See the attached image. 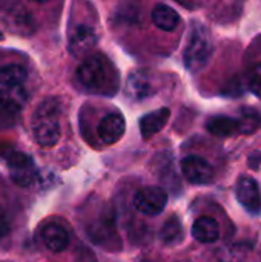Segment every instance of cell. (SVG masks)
I'll return each instance as SVG.
<instances>
[{"instance_id":"cell-8","label":"cell","mask_w":261,"mask_h":262,"mask_svg":"<svg viewBox=\"0 0 261 262\" xmlns=\"http://www.w3.org/2000/svg\"><path fill=\"white\" fill-rule=\"evenodd\" d=\"M89 238L100 244V246H109L114 244V239H117V230H115V216L111 209H105L100 216L92 221L88 227ZM118 241V239H117Z\"/></svg>"},{"instance_id":"cell-5","label":"cell","mask_w":261,"mask_h":262,"mask_svg":"<svg viewBox=\"0 0 261 262\" xmlns=\"http://www.w3.org/2000/svg\"><path fill=\"white\" fill-rule=\"evenodd\" d=\"M168 204V193L160 186H148L134 195V207L146 215V216H155L163 212V209Z\"/></svg>"},{"instance_id":"cell-18","label":"cell","mask_w":261,"mask_h":262,"mask_svg":"<svg viewBox=\"0 0 261 262\" xmlns=\"http://www.w3.org/2000/svg\"><path fill=\"white\" fill-rule=\"evenodd\" d=\"M152 21L157 28H160L162 31L171 32L174 29H177V26L180 25V15L178 12L171 8L169 5L165 3H158L155 5V8L152 9Z\"/></svg>"},{"instance_id":"cell-21","label":"cell","mask_w":261,"mask_h":262,"mask_svg":"<svg viewBox=\"0 0 261 262\" xmlns=\"http://www.w3.org/2000/svg\"><path fill=\"white\" fill-rule=\"evenodd\" d=\"M238 121H240V134L242 135L254 134L261 124L260 115L254 109H242V117L238 118Z\"/></svg>"},{"instance_id":"cell-23","label":"cell","mask_w":261,"mask_h":262,"mask_svg":"<svg viewBox=\"0 0 261 262\" xmlns=\"http://www.w3.org/2000/svg\"><path fill=\"white\" fill-rule=\"evenodd\" d=\"M9 230H11V226H9L8 215L5 213L3 209H0V241H2L5 236H8Z\"/></svg>"},{"instance_id":"cell-10","label":"cell","mask_w":261,"mask_h":262,"mask_svg":"<svg viewBox=\"0 0 261 262\" xmlns=\"http://www.w3.org/2000/svg\"><path fill=\"white\" fill-rule=\"evenodd\" d=\"M155 94L152 77L145 69H137L126 80V95L134 101H143Z\"/></svg>"},{"instance_id":"cell-14","label":"cell","mask_w":261,"mask_h":262,"mask_svg":"<svg viewBox=\"0 0 261 262\" xmlns=\"http://www.w3.org/2000/svg\"><path fill=\"white\" fill-rule=\"evenodd\" d=\"M40 236L45 247L54 253H60L69 246V232L60 223H48L42 229Z\"/></svg>"},{"instance_id":"cell-9","label":"cell","mask_w":261,"mask_h":262,"mask_svg":"<svg viewBox=\"0 0 261 262\" xmlns=\"http://www.w3.org/2000/svg\"><path fill=\"white\" fill-rule=\"evenodd\" d=\"M238 203L254 216L261 215V192L258 183L251 177H242L235 187Z\"/></svg>"},{"instance_id":"cell-22","label":"cell","mask_w":261,"mask_h":262,"mask_svg":"<svg viewBox=\"0 0 261 262\" xmlns=\"http://www.w3.org/2000/svg\"><path fill=\"white\" fill-rule=\"evenodd\" d=\"M248 84L254 95L261 98V63H257L248 75Z\"/></svg>"},{"instance_id":"cell-15","label":"cell","mask_w":261,"mask_h":262,"mask_svg":"<svg viewBox=\"0 0 261 262\" xmlns=\"http://www.w3.org/2000/svg\"><path fill=\"white\" fill-rule=\"evenodd\" d=\"M171 118V111L168 107H162L157 109L151 114H146L145 117H142L140 120V134L145 140L152 138L155 134H158L166 123Z\"/></svg>"},{"instance_id":"cell-24","label":"cell","mask_w":261,"mask_h":262,"mask_svg":"<svg viewBox=\"0 0 261 262\" xmlns=\"http://www.w3.org/2000/svg\"><path fill=\"white\" fill-rule=\"evenodd\" d=\"M2 40H3V32L0 31V41H2Z\"/></svg>"},{"instance_id":"cell-17","label":"cell","mask_w":261,"mask_h":262,"mask_svg":"<svg viewBox=\"0 0 261 262\" xmlns=\"http://www.w3.org/2000/svg\"><path fill=\"white\" fill-rule=\"evenodd\" d=\"M206 129L218 138H228L240 134V121L228 115H214L206 121Z\"/></svg>"},{"instance_id":"cell-25","label":"cell","mask_w":261,"mask_h":262,"mask_svg":"<svg viewBox=\"0 0 261 262\" xmlns=\"http://www.w3.org/2000/svg\"><path fill=\"white\" fill-rule=\"evenodd\" d=\"M2 6H3V3H2V2H0V8H2Z\"/></svg>"},{"instance_id":"cell-13","label":"cell","mask_w":261,"mask_h":262,"mask_svg":"<svg viewBox=\"0 0 261 262\" xmlns=\"http://www.w3.org/2000/svg\"><path fill=\"white\" fill-rule=\"evenodd\" d=\"M5 21L12 32L20 35H31L35 31V23L29 11L22 5H11L6 9Z\"/></svg>"},{"instance_id":"cell-12","label":"cell","mask_w":261,"mask_h":262,"mask_svg":"<svg viewBox=\"0 0 261 262\" xmlns=\"http://www.w3.org/2000/svg\"><path fill=\"white\" fill-rule=\"evenodd\" d=\"M125 129H126V123L123 115L118 112H111L100 120L97 134L103 144H114L123 137Z\"/></svg>"},{"instance_id":"cell-20","label":"cell","mask_w":261,"mask_h":262,"mask_svg":"<svg viewBox=\"0 0 261 262\" xmlns=\"http://www.w3.org/2000/svg\"><path fill=\"white\" fill-rule=\"evenodd\" d=\"M28 77L26 69L22 64H6L0 68V84L5 88H17L25 83Z\"/></svg>"},{"instance_id":"cell-2","label":"cell","mask_w":261,"mask_h":262,"mask_svg":"<svg viewBox=\"0 0 261 262\" xmlns=\"http://www.w3.org/2000/svg\"><path fill=\"white\" fill-rule=\"evenodd\" d=\"M31 127L34 138L42 147H52L60 140V103L49 97L43 100L34 111Z\"/></svg>"},{"instance_id":"cell-1","label":"cell","mask_w":261,"mask_h":262,"mask_svg":"<svg viewBox=\"0 0 261 262\" xmlns=\"http://www.w3.org/2000/svg\"><path fill=\"white\" fill-rule=\"evenodd\" d=\"M78 84L89 94L111 97L118 91V74L114 64L102 54L85 58L75 72Z\"/></svg>"},{"instance_id":"cell-4","label":"cell","mask_w":261,"mask_h":262,"mask_svg":"<svg viewBox=\"0 0 261 262\" xmlns=\"http://www.w3.org/2000/svg\"><path fill=\"white\" fill-rule=\"evenodd\" d=\"M6 166L9 169L11 180L20 187H29L38 177V169L34 160L23 152L11 150L6 155Z\"/></svg>"},{"instance_id":"cell-3","label":"cell","mask_w":261,"mask_h":262,"mask_svg":"<svg viewBox=\"0 0 261 262\" xmlns=\"http://www.w3.org/2000/svg\"><path fill=\"white\" fill-rule=\"evenodd\" d=\"M214 52V45L208 28L203 23L194 21L185 46V66L191 72H198L208 66Z\"/></svg>"},{"instance_id":"cell-6","label":"cell","mask_w":261,"mask_h":262,"mask_svg":"<svg viewBox=\"0 0 261 262\" xmlns=\"http://www.w3.org/2000/svg\"><path fill=\"white\" fill-rule=\"evenodd\" d=\"M26 103V92L22 86L0 89V123L12 124Z\"/></svg>"},{"instance_id":"cell-11","label":"cell","mask_w":261,"mask_h":262,"mask_svg":"<svg viewBox=\"0 0 261 262\" xmlns=\"http://www.w3.org/2000/svg\"><path fill=\"white\" fill-rule=\"evenodd\" d=\"M97 41H98V37L94 28H91L89 25H77L69 34L68 49L72 55L80 57V55L88 54L91 49H94Z\"/></svg>"},{"instance_id":"cell-7","label":"cell","mask_w":261,"mask_h":262,"mask_svg":"<svg viewBox=\"0 0 261 262\" xmlns=\"http://www.w3.org/2000/svg\"><path fill=\"white\" fill-rule=\"evenodd\" d=\"M182 173L191 183L197 186H208L214 181V167L198 155H188L182 160Z\"/></svg>"},{"instance_id":"cell-16","label":"cell","mask_w":261,"mask_h":262,"mask_svg":"<svg viewBox=\"0 0 261 262\" xmlns=\"http://www.w3.org/2000/svg\"><path fill=\"white\" fill-rule=\"evenodd\" d=\"M192 236L202 244H212L220 238V226L211 216H200L192 224Z\"/></svg>"},{"instance_id":"cell-19","label":"cell","mask_w":261,"mask_h":262,"mask_svg":"<svg viewBox=\"0 0 261 262\" xmlns=\"http://www.w3.org/2000/svg\"><path fill=\"white\" fill-rule=\"evenodd\" d=\"M185 238V230L177 216H171L160 229V239L166 246H178Z\"/></svg>"}]
</instances>
